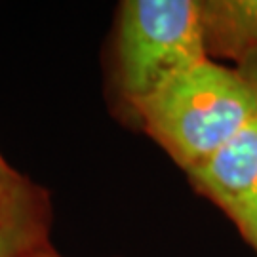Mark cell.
Here are the masks:
<instances>
[{
    "instance_id": "1",
    "label": "cell",
    "mask_w": 257,
    "mask_h": 257,
    "mask_svg": "<svg viewBox=\"0 0 257 257\" xmlns=\"http://www.w3.org/2000/svg\"><path fill=\"white\" fill-rule=\"evenodd\" d=\"M257 116V90L238 69L206 57L172 74L134 109L130 122L185 174L215 155Z\"/></svg>"
},
{
    "instance_id": "2",
    "label": "cell",
    "mask_w": 257,
    "mask_h": 257,
    "mask_svg": "<svg viewBox=\"0 0 257 257\" xmlns=\"http://www.w3.org/2000/svg\"><path fill=\"white\" fill-rule=\"evenodd\" d=\"M198 0H124L109 54V90L120 116L181 69L206 59Z\"/></svg>"
},
{
    "instance_id": "3",
    "label": "cell",
    "mask_w": 257,
    "mask_h": 257,
    "mask_svg": "<svg viewBox=\"0 0 257 257\" xmlns=\"http://www.w3.org/2000/svg\"><path fill=\"white\" fill-rule=\"evenodd\" d=\"M187 177L229 215L257 253V116Z\"/></svg>"
},
{
    "instance_id": "4",
    "label": "cell",
    "mask_w": 257,
    "mask_h": 257,
    "mask_svg": "<svg viewBox=\"0 0 257 257\" xmlns=\"http://www.w3.org/2000/svg\"><path fill=\"white\" fill-rule=\"evenodd\" d=\"M52 225L48 191L21 177L0 191V257H29L46 246Z\"/></svg>"
},
{
    "instance_id": "5",
    "label": "cell",
    "mask_w": 257,
    "mask_h": 257,
    "mask_svg": "<svg viewBox=\"0 0 257 257\" xmlns=\"http://www.w3.org/2000/svg\"><path fill=\"white\" fill-rule=\"evenodd\" d=\"M206 55L234 63L257 52V0L200 2Z\"/></svg>"
},
{
    "instance_id": "6",
    "label": "cell",
    "mask_w": 257,
    "mask_h": 257,
    "mask_svg": "<svg viewBox=\"0 0 257 257\" xmlns=\"http://www.w3.org/2000/svg\"><path fill=\"white\" fill-rule=\"evenodd\" d=\"M236 69L248 78L249 84L257 90V52L248 55V57H244L242 61H238V63H236Z\"/></svg>"
},
{
    "instance_id": "7",
    "label": "cell",
    "mask_w": 257,
    "mask_h": 257,
    "mask_svg": "<svg viewBox=\"0 0 257 257\" xmlns=\"http://www.w3.org/2000/svg\"><path fill=\"white\" fill-rule=\"evenodd\" d=\"M21 177H23V175L19 174V172H16V170L2 158V155H0V191H4V189L12 187L14 183H18Z\"/></svg>"
},
{
    "instance_id": "8",
    "label": "cell",
    "mask_w": 257,
    "mask_h": 257,
    "mask_svg": "<svg viewBox=\"0 0 257 257\" xmlns=\"http://www.w3.org/2000/svg\"><path fill=\"white\" fill-rule=\"evenodd\" d=\"M29 257H65V255H61L59 251H55L54 248H52V244L48 242L46 246H42V248H38L37 251H33Z\"/></svg>"
}]
</instances>
